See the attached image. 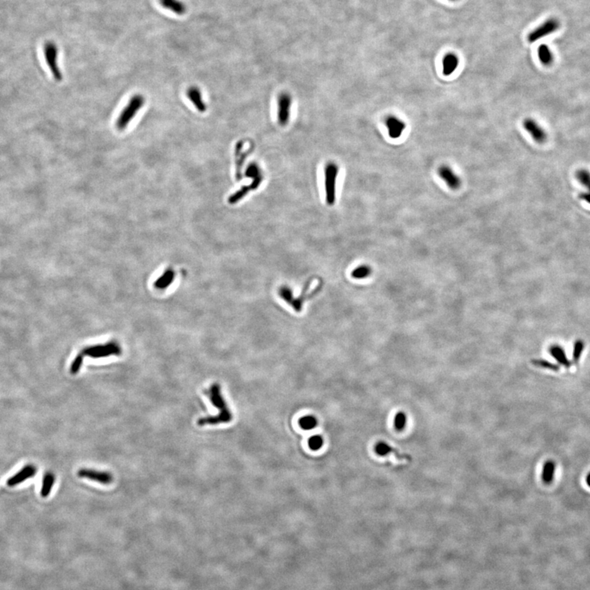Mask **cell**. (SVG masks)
Returning a JSON list of instances; mask_svg holds the SVG:
<instances>
[{"label": "cell", "instance_id": "6da1fadb", "mask_svg": "<svg viewBox=\"0 0 590 590\" xmlns=\"http://www.w3.org/2000/svg\"><path fill=\"white\" fill-rule=\"evenodd\" d=\"M206 394L209 398V400L216 408H217L219 410V413L216 416H207V417H202L198 419V426H203L206 425H210V426H214V425H218L221 423H229L231 421L233 416L231 411L229 409L228 406L226 404V401L224 399L223 396L221 394V386L218 384H213L211 385L209 390L206 391Z\"/></svg>", "mask_w": 590, "mask_h": 590}, {"label": "cell", "instance_id": "7a4b0ae2", "mask_svg": "<svg viewBox=\"0 0 590 590\" xmlns=\"http://www.w3.org/2000/svg\"><path fill=\"white\" fill-rule=\"evenodd\" d=\"M145 103V98L141 95H135L130 98L126 107L121 110L116 121V128L123 131L133 120L136 114L143 108Z\"/></svg>", "mask_w": 590, "mask_h": 590}, {"label": "cell", "instance_id": "3957f363", "mask_svg": "<svg viewBox=\"0 0 590 590\" xmlns=\"http://www.w3.org/2000/svg\"><path fill=\"white\" fill-rule=\"evenodd\" d=\"M339 171L338 165L334 162H327L324 170L325 195L326 204L328 206L334 205L336 201L337 178Z\"/></svg>", "mask_w": 590, "mask_h": 590}, {"label": "cell", "instance_id": "277c9868", "mask_svg": "<svg viewBox=\"0 0 590 590\" xmlns=\"http://www.w3.org/2000/svg\"><path fill=\"white\" fill-rule=\"evenodd\" d=\"M44 56L45 62H47V65H48L54 79L57 81H61L62 80V74L60 67H59V63H58L59 49L55 43L48 41L44 44Z\"/></svg>", "mask_w": 590, "mask_h": 590}, {"label": "cell", "instance_id": "5b68a950", "mask_svg": "<svg viewBox=\"0 0 590 590\" xmlns=\"http://www.w3.org/2000/svg\"><path fill=\"white\" fill-rule=\"evenodd\" d=\"M292 108V97L289 93L281 92L278 95L277 121L280 126L285 127L290 122Z\"/></svg>", "mask_w": 590, "mask_h": 590}, {"label": "cell", "instance_id": "8992f818", "mask_svg": "<svg viewBox=\"0 0 590 590\" xmlns=\"http://www.w3.org/2000/svg\"><path fill=\"white\" fill-rule=\"evenodd\" d=\"M559 26L560 21L557 20V18H549L547 21L543 22L539 26H537L536 28L534 29L533 31L529 33L528 36H527L528 41L530 43L538 41L540 39L554 33L555 31L559 28Z\"/></svg>", "mask_w": 590, "mask_h": 590}, {"label": "cell", "instance_id": "52a82bcc", "mask_svg": "<svg viewBox=\"0 0 590 590\" xmlns=\"http://www.w3.org/2000/svg\"><path fill=\"white\" fill-rule=\"evenodd\" d=\"M81 354L83 355H88L92 357H108L113 354L119 355L121 354V349L117 344L110 343L106 345H96V346L90 347V348L84 349Z\"/></svg>", "mask_w": 590, "mask_h": 590}, {"label": "cell", "instance_id": "ba28073f", "mask_svg": "<svg viewBox=\"0 0 590 590\" xmlns=\"http://www.w3.org/2000/svg\"><path fill=\"white\" fill-rule=\"evenodd\" d=\"M523 127L533 138L534 141L543 144L548 138L545 130L532 118H526L523 121Z\"/></svg>", "mask_w": 590, "mask_h": 590}, {"label": "cell", "instance_id": "9c48e42d", "mask_svg": "<svg viewBox=\"0 0 590 590\" xmlns=\"http://www.w3.org/2000/svg\"><path fill=\"white\" fill-rule=\"evenodd\" d=\"M77 475L79 477L85 478L88 480L100 483L103 485H110L111 483H113V475L108 472H98L95 470L80 469L77 473Z\"/></svg>", "mask_w": 590, "mask_h": 590}, {"label": "cell", "instance_id": "30bf717a", "mask_svg": "<svg viewBox=\"0 0 590 590\" xmlns=\"http://www.w3.org/2000/svg\"><path fill=\"white\" fill-rule=\"evenodd\" d=\"M437 172L439 177L451 190H457L462 185V180L459 176H457L449 166L443 165L438 168Z\"/></svg>", "mask_w": 590, "mask_h": 590}, {"label": "cell", "instance_id": "8fae6325", "mask_svg": "<svg viewBox=\"0 0 590 590\" xmlns=\"http://www.w3.org/2000/svg\"><path fill=\"white\" fill-rule=\"evenodd\" d=\"M385 124L390 138L398 139L406 129V123L397 116L389 115L385 118Z\"/></svg>", "mask_w": 590, "mask_h": 590}, {"label": "cell", "instance_id": "7c38bea8", "mask_svg": "<svg viewBox=\"0 0 590 590\" xmlns=\"http://www.w3.org/2000/svg\"><path fill=\"white\" fill-rule=\"evenodd\" d=\"M186 95H187L189 100L193 103V105L195 106V108L199 113H205L207 110V105L203 99L200 90L198 87L191 86V87L188 88L186 90Z\"/></svg>", "mask_w": 590, "mask_h": 590}, {"label": "cell", "instance_id": "4fadbf2b", "mask_svg": "<svg viewBox=\"0 0 590 590\" xmlns=\"http://www.w3.org/2000/svg\"><path fill=\"white\" fill-rule=\"evenodd\" d=\"M245 175L248 178H250L252 180L251 185H250L252 190H257L263 180L262 170L257 163L251 162L247 167Z\"/></svg>", "mask_w": 590, "mask_h": 590}, {"label": "cell", "instance_id": "5bb4252c", "mask_svg": "<svg viewBox=\"0 0 590 590\" xmlns=\"http://www.w3.org/2000/svg\"><path fill=\"white\" fill-rule=\"evenodd\" d=\"M375 451L378 455L380 456H386V455L393 453L396 456V457L398 460H406V461H412V457L410 455L406 454V453H402L401 452L398 451L394 448H392L390 444H388L385 442H378L377 444H375Z\"/></svg>", "mask_w": 590, "mask_h": 590}, {"label": "cell", "instance_id": "9a60e30c", "mask_svg": "<svg viewBox=\"0 0 590 590\" xmlns=\"http://www.w3.org/2000/svg\"><path fill=\"white\" fill-rule=\"evenodd\" d=\"M36 467H32L31 465H28L26 467H24L23 469H21L20 472H18L16 475H13L12 477L8 479L7 481L8 486H15L18 484L24 482L25 480H28L29 478L32 477L36 475Z\"/></svg>", "mask_w": 590, "mask_h": 590}, {"label": "cell", "instance_id": "2e32d148", "mask_svg": "<svg viewBox=\"0 0 590 590\" xmlns=\"http://www.w3.org/2000/svg\"><path fill=\"white\" fill-rule=\"evenodd\" d=\"M310 285L311 280H309V281H308V282L306 283V285H304V287H303V292L301 293L300 296H299L298 298H295V299L293 300L292 303L290 304V305L292 306V308H294V310H295V312H297V313H300V312H302V310H303V303H304V301L307 300V299H309V298H313V296H314V295H316V293H318L319 291H320V290H321V289H320L321 286H319V287L316 288V290H313V292L311 293V294H308V289H309V286H310Z\"/></svg>", "mask_w": 590, "mask_h": 590}, {"label": "cell", "instance_id": "e0dca14e", "mask_svg": "<svg viewBox=\"0 0 590 590\" xmlns=\"http://www.w3.org/2000/svg\"><path fill=\"white\" fill-rule=\"evenodd\" d=\"M443 65V74L444 76H450L457 70L459 65V59L457 54L454 53H449L445 54L442 61Z\"/></svg>", "mask_w": 590, "mask_h": 590}, {"label": "cell", "instance_id": "ac0fdd59", "mask_svg": "<svg viewBox=\"0 0 590 590\" xmlns=\"http://www.w3.org/2000/svg\"><path fill=\"white\" fill-rule=\"evenodd\" d=\"M159 3L162 8L171 11L177 15H184L187 11L186 5L180 0H159Z\"/></svg>", "mask_w": 590, "mask_h": 590}, {"label": "cell", "instance_id": "d6986e66", "mask_svg": "<svg viewBox=\"0 0 590 590\" xmlns=\"http://www.w3.org/2000/svg\"><path fill=\"white\" fill-rule=\"evenodd\" d=\"M555 471H556V463L552 460H549L544 462L542 470V480L545 485L552 484L554 480Z\"/></svg>", "mask_w": 590, "mask_h": 590}, {"label": "cell", "instance_id": "ffe728a7", "mask_svg": "<svg viewBox=\"0 0 590 590\" xmlns=\"http://www.w3.org/2000/svg\"><path fill=\"white\" fill-rule=\"evenodd\" d=\"M539 61L544 66H549L553 62V54L547 44H540L538 49Z\"/></svg>", "mask_w": 590, "mask_h": 590}, {"label": "cell", "instance_id": "44dd1931", "mask_svg": "<svg viewBox=\"0 0 590 590\" xmlns=\"http://www.w3.org/2000/svg\"><path fill=\"white\" fill-rule=\"evenodd\" d=\"M54 481H55V477L52 473H47L44 476L43 480V485H42L41 493L42 497L46 498L49 495V493L51 492L52 488L54 485Z\"/></svg>", "mask_w": 590, "mask_h": 590}, {"label": "cell", "instance_id": "7402d4cb", "mask_svg": "<svg viewBox=\"0 0 590 590\" xmlns=\"http://www.w3.org/2000/svg\"><path fill=\"white\" fill-rule=\"evenodd\" d=\"M252 190V188L250 185L247 186H243L239 190H237L236 192L234 193L233 195H231L228 198V203L230 204H236L239 201L242 200L243 198L246 196Z\"/></svg>", "mask_w": 590, "mask_h": 590}, {"label": "cell", "instance_id": "603a6c76", "mask_svg": "<svg viewBox=\"0 0 590 590\" xmlns=\"http://www.w3.org/2000/svg\"><path fill=\"white\" fill-rule=\"evenodd\" d=\"M372 268L369 266L367 265H362L357 267V268L352 272V277L356 279V280H362L365 278L369 277L370 275L372 274Z\"/></svg>", "mask_w": 590, "mask_h": 590}, {"label": "cell", "instance_id": "cb8c5ba5", "mask_svg": "<svg viewBox=\"0 0 590 590\" xmlns=\"http://www.w3.org/2000/svg\"><path fill=\"white\" fill-rule=\"evenodd\" d=\"M575 177L578 181L585 186L588 190V194H590V172L587 169H579L575 172Z\"/></svg>", "mask_w": 590, "mask_h": 590}, {"label": "cell", "instance_id": "d4e9b609", "mask_svg": "<svg viewBox=\"0 0 590 590\" xmlns=\"http://www.w3.org/2000/svg\"><path fill=\"white\" fill-rule=\"evenodd\" d=\"M317 420L313 416H305L299 420V426L301 428L306 431H310L316 428L317 426Z\"/></svg>", "mask_w": 590, "mask_h": 590}, {"label": "cell", "instance_id": "484cf974", "mask_svg": "<svg viewBox=\"0 0 590 590\" xmlns=\"http://www.w3.org/2000/svg\"><path fill=\"white\" fill-rule=\"evenodd\" d=\"M279 295H280V298H282L283 300L285 301V302H286V303H287L288 304H290V305L291 304V303H292L293 300L295 299L294 296H293L292 290H291V289H290V287L285 286V285H284V286H281V287L280 288V290H279Z\"/></svg>", "mask_w": 590, "mask_h": 590}, {"label": "cell", "instance_id": "4316f807", "mask_svg": "<svg viewBox=\"0 0 590 590\" xmlns=\"http://www.w3.org/2000/svg\"><path fill=\"white\" fill-rule=\"evenodd\" d=\"M407 416L403 412H399L394 417V428L396 431H402L406 427Z\"/></svg>", "mask_w": 590, "mask_h": 590}, {"label": "cell", "instance_id": "83f0119b", "mask_svg": "<svg viewBox=\"0 0 590 590\" xmlns=\"http://www.w3.org/2000/svg\"><path fill=\"white\" fill-rule=\"evenodd\" d=\"M324 439L320 435H313L308 439V446L313 451H317L323 446Z\"/></svg>", "mask_w": 590, "mask_h": 590}, {"label": "cell", "instance_id": "f1b7e54d", "mask_svg": "<svg viewBox=\"0 0 590 590\" xmlns=\"http://www.w3.org/2000/svg\"><path fill=\"white\" fill-rule=\"evenodd\" d=\"M82 362L83 354H79V355H77V357L75 358L74 361H73L72 365H71V368H70V372H71V373H72V375H76L77 372L80 371V367H81V365H82Z\"/></svg>", "mask_w": 590, "mask_h": 590}, {"label": "cell", "instance_id": "f546056e", "mask_svg": "<svg viewBox=\"0 0 590 590\" xmlns=\"http://www.w3.org/2000/svg\"><path fill=\"white\" fill-rule=\"evenodd\" d=\"M533 364L535 365V366H537V367H543V368H548V369L553 370V371H557V370H558V368H557L555 365L552 364V363H549V362H545V361H541V360H539V361H538V360L533 361Z\"/></svg>", "mask_w": 590, "mask_h": 590}, {"label": "cell", "instance_id": "4dcf8cb0", "mask_svg": "<svg viewBox=\"0 0 590 590\" xmlns=\"http://www.w3.org/2000/svg\"><path fill=\"white\" fill-rule=\"evenodd\" d=\"M172 275H174V272H173V271H172V270H168V271H167V272H165L164 274L162 275V276H161L158 280H157L156 283H155V286L159 289L160 286H161V285H162V284H163V283H164L165 281L168 279V278L171 277Z\"/></svg>", "mask_w": 590, "mask_h": 590}, {"label": "cell", "instance_id": "1f68e13d", "mask_svg": "<svg viewBox=\"0 0 590 590\" xmlns=\"http://www.w3.org/2000/svg\"><path fill=\"white\" fill-rule=\"evenodd\" d=\"M580 198H582V199H584V200L586 201L587 203H589L590 204V194H588V193H583V194L580 195Z\"/></svg>", "mask_w": 590, "mask_h": 590}, {"label": "cell", "instance_id": "d6a6232c", "mask_svg": "<svg viewBox=\"0 0 590 590\" xmlns=\"http://www.w3.org/2000/svg\"><path fill=\"white\" fill-rule=\"evenodd\" d=\"M586 483H587V485L590 487V473L588 474L587 477H586Z\"/></svg>", "mask_w": 590, "mask_h": 590}, {"label": "cell", "instance_id": "836d02e7", "mask_svg": "<svg viewBox=\"0 0 590 590\" xmlns=\"http://www.w3.org/2000/svg\"><path fill=\"white\" fill-rule=\"evenodd\" d=\"M449 1H451V2H457L458 0H449Z\"/></svg>", "mask_w": 590, "mask_h": 590}]
</instances>
